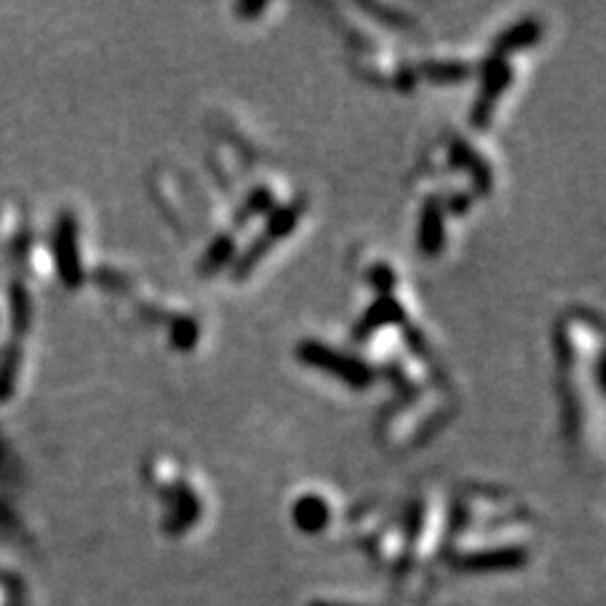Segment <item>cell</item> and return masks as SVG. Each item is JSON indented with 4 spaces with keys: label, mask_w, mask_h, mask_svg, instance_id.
<instances>
[{
    "label": "cell",
    "mask_w": 606,
    "mask_h": 606,
    "mask_svg": "<svg viewBox=\"0 0 606 606\" xmlns=\"http://www.w3.org/2000/svg\"><path fill=\"white\" fill-rule=\"evenodd\" d=\"M79 233H76V218L71 213L59 215L54 235V258H56V271H59L61 281L69 288H76L84 278L81 271V256H79Z\"/></svg>",
    "instance_id": "2"
},
{
    "label": "cell",
    "mask_w": 606,
    "mask_h": 606,
    "mask_svg": "<svg viewBox=\"0 0 606 606\" xmlns=\"http://www.w3.org/2000/svg\"><path fill=\"white\" fill-rule=\"evenodd\" d=\"M197 324L192 319H177L175 326H172V344L177 349H190L192 344L197 341Z\"/></svg>",
    "instance_id": "10"
},
{
    "label": "cell",
    "mask_w": 606,
    "mask_h": 606,
    "mask_svg": "<svg viewBox=\"0 0 606 606\" xmlns=\"http://www.w3.org/2000/svg\"><path fill=\"white\" fill-rule=\"evenodd\" d=\"M298 357L309 367L321 369V372H329L334 377L349 382V387L367 389L372 384V372H369L367 364H362L359 359L349 357L344 351H336L331 346L319 344V341H301L298 346Z\"/></svg>",
    "instance_id": "1"
},
{
    "label": "cell",
    "mask_w": 606,
    "mask_h": 606,
    "mask_svg": "<svg viewBox=\"0 0 606 606\" xmlns=\"http://www.w3.org/2000/svg\"><path fill=\"white\" fill-rule=\"evenodd\" d=\"M21 362H23V349L18 341H11V344L3 349L0 354V402H6V399L13 397L18 384V374H21Z\"/></svg>",
    "instance_id": "7"
},
{
    "label": "cell",
    "mask_w": 606,
    "mask_h": 606,
    "mask_svg": "<svg viewBox=\"0 0 606 606\" xmlns=\"http://www.w3.org/2000/svg\"><path fill=\"white\" fill-rule=\"evenodd\" d=\"M31 296H28L26 286H23L21 278H13L11 283V329L13 336H26L31 329Z\"/></svg>",
    "instance_id": "8"
},
{
    "label": "cell",
    "mask_w": 606,
    "mask_h": 606,
    "mask_svg": "<svg viewBox=\"0 0 606 606\" xmlns=\"http://www.w3.org/2000/svg\"><path fill=\"white\" fill-rule=\"evenodd\" d=\"M442 238H445V223H442V202L427 200L422 208V223H420V248L427 253H437L442 248Z\"/></svg>",
    "instance_id": "6"
},
{
    "label": "cell",
    "mask_w": 606,
    "mask_h": 606,
    "mask_svg": "<svg viewBox=\"0 0 606 606\" xmlns=\"http://www.w3.org/2000/svg\"><path fill=\"white\" fill-rule=\"evenodd\" d=\"M511 79H513L511 64H508L505 56L490 61L488 69H485L483 89H480V94H478V104H475V109H473L475 127H488L490 117H493V112H495V104H498V99L503 96V91L508 89Z\"/></svg>",
    "instance_id": "3"
},
{
    "label": "cell",
    "mask_w": 606,
    "mask_h": 606,
    "mask_svg": "<svg viewBox=\"0 0 606 606\" xmlns=\"http://www.w3.org/2000/svg\"><path fill=\"white\" fill-rule=\"evenodd\" d=\"M293 521L306 533L321 531L329 521V505L319 495H303V498H298L296 508H293Z\"/></svg>",
    "instance_id": "5"
},
{
    "label": "cell",
    "mask_w": 606,
    "mask_h": 606,
    "mask_svg": "<svg viewBox=\"0 0 606 606\" xmlns=\"http://www.w3.org/2000/svg\"><path fill=\"white\" fill-rule=\"evenodd\" d=\"M526 561V551L521 548H493V551L468 553L455 559V569L468 574H493V571H513L521 569Z\"/></svg>",
    "instance_id": "4"
},
{
    "label": "cell",
    "mask_w": 606,
    "mask_h": 606,
    "mask_svg": "<svg viewBox=\"0 0 606 606\" xmlns=\"http://www.w3.org/2000/svg\"><path fill=\"white\" fill-rule=\"evenodd\" d=\"M538 36H541V26H538L536 21H523L516 23L513 28H508V31L498 38V46L495 48H498L500 56L508 59V54H513V51H523V48L533 46V43L538 41Z\"/></svg>",
    "instance_id": "9"
}]
</instances>
